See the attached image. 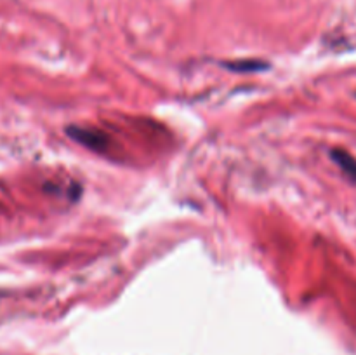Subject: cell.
<instances>
[{"label": "cell", "instance_id": "cell-1", "mask_svg": "<svg viewBox=\"0 0 356 355\" xmlns=\"http://www.w3.org/2000/svg\"><path fill=\"white\" fill-rule=\"evenodd\" d=\"M66 132H68L70 138L75 139V141H79V143H82V145L87 146V148L101 150L106 146V138H104L103 134H99V132L90 131V129L75 127V125H72V127L66 129Z\"/></svg>", "mask_w": 356, "mask_h": 355}, {"label": "cell", "instance_id": "cell-2", "mask_svg": "<svg viewBox=\"0 0 356 355\" xmlns=\"http://www.w3.org/2000/svg\"><path fill=\"white\" fill-rule=\"evenodd\" d=\"M332 159L336 160L337 166H339L348 176L356 180V160L350 155V153L343 152V150H336V152H332Z\"/></svg>", "mask_w": 356, "mask_h": 355}]
</instances>
